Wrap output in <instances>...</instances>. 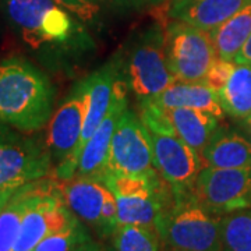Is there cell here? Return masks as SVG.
<instances>
[{"label": "cell", "instance_id": "d590c367", "mask_svg": "<svg viewBox=\"0 0 251 251\" xmlns=\"http://www.w3.org/2000/svg\"><path fill=\"white\" fill-rule=\"evenodd\" d=\"M169 247V246H168ZM162 251H180V250H176V249H172V247H169V249H166V250H162Z\"/></svg>", "mask_w": 251, "mask_h": 251}, {"label": "cell", "instance_id": "7402d4cb", "mask_svg": "<svg viewBox=\"0 0 251 251\" xmlns=\"http://www.w3.org/2000/svg\"><path fill=\"white\" fill-rule=\"evenodd\" d=\"M218 95L229 116L242 120L251 116V64L236 63L230 78Z\"/></svg>", "mask_w": 251, "mask_h": 251}, {"label": "cell", "instance_id": "9c48e42d", "mask_svg": "<svg viewBox=\"0 0 251 251\" xmlns=\"http://www.w3.org/2000/svg\"><path fill=\"white\" fill-rule=\"evenodd\" d=\"M198 205L214 215H229L251 206V166L221 169L204 166L194 186Z\"/></svg>", "mask_w": 251, "mask_h": 251}, {"label": "cell", "instance_id": "484cf974", "mask_svg": "<svg viewBox=\"0 0 251 251\" xmlns=\"http://www.w3.org/2000/svg\"><path fill=\"white\" fill-rule=\"evenodd\" d=\"M140 119L150 133L166 135H177L172 125L166 109L150 100H140Z\"/></svg>", "mask_w": 251, "mask_h": 251}, {"label": "cell", "instance_id": "f1b7e54d", "mask_svg": "<svg viewBox=\"0 0 251 251\" xmlns=\"http://www.w3.org/2000/svg\"><path fill=\"white\" fill-rule=\"evenodd\" d=\"M119 227V209H117L116 198L109 190L108 196L103 201L102 212H100V225L98 232L102 236H113Z\"/></svg>", "mask_w": 251, "mask_h": 251}, {"label": "cell", "instance_id": "7c38bea8", "mask_svg": "<svg viewBox=\"0 0 251 251\" xmlns=\"http://www.w3.org/2000/svg\"><path fill=\"white\" fill-rule=\"evenodd\" d=\"M78 218L64 202L57 179H48L21 221L13 251H34L46 236L74 224Z\"/></svg>", "mask_w": 251, "mask_h": 251}, {"label": "cell", "instance_id": "ba28073f", "mask_svg": "<svg viewBox=\"0 0 251 251\" xmlns=\"http://www.w3.org/2000/svg\"><path fill=\"white\" fill-rule=\"evenodd\" d=\"M168 67L176 81L202 82L218 54L208 31L173 20L165 31Z\"/></svg>", "mask_w": 251, "mask_h": 251}, {"label": "cell", "instance_id": "4fadbf2b", "mask_svg": "<svg viewBox=\"0 0 251 251\" xmlns=\"http://www.w3.org/2000/svg\"><path fill=\"white\" fill-rule=\"evenodd\" d=\"M125 78V67L123 59L113 57L110 62L105 63L98 70L91 73L87 80V113L82 127L80 145L77 150L75 161L78 166L81 148L84 144L91 138V135L95 133L98 126L108 115L109 109L113 103V99L116 95L117 84L119 81Z\"/></svg>", "mask_w": 251, "mask_h": 251}, {"label": "cell", "instance_id": "603a6c76", "mask_svg": "<svg viewBox=\"0 0 251 251\" xmlns=\"http://www.w3.org/2000/svg\"><path fill=\"white\" fill-rule=\"evenodd\" d=\"M222 250L251 251V211H239L222 216Z\"/></svg>", "mask_w": 251, "mask_h": 251}, {"label": "cell", "instance_id": "44dd1931", "mask_svg": "<svg viewBox=\"0 0 251 251\" xmlns=\"http://www.w3.org/2000/svg\"><path fill=\"white\" fill-rule=\"evenodd\" d=\"M219 59L234 62L251 36V1L224 24L209 31Z\"/></svg>", "mask_w": 251, "mask_h": 251}, {"label": "cell", "instance_id": "8fae6325", "mask_svg": "<svg viewBox=\"0 0 251 251\" xmlns=\"http://www.w3.org/2000/svg\"><path fill=\"white\" fill-rule=\"evenodd\" d=\"M155 171L151 134L140 116L127 106L110 141L105 173L141 175Z\"/></svg>", "mask_w": 251, "mask_h": 251}, {"label": "cell", "instance_id": "3957f363", "mask_svg": "<svg viewBox=\"0 0 251 251\" xmlns=\"http://www.w3.org/2000/svg\"><path fill=\"white\" fill-rule=\"evenodd\" d=\"M103 183L113 193L119 209V226L155 227L175 200L169 184L158 171L141 175L105 173Z\"/></svg>", "mask_w": 251, "mask_h": 251}, {"label": "cell", "instance_id": "4dcf8cb0", "mask_svg": "<svg viewBox=\"0 0 251 251\" xmlns=\"http://www.w3.org/2000/svg\"><path fill=\"white\" fill-rule=\"evenodd\" d=\"M73 251H100V249H99L97 243H94L92 240H88V242L81 244V246H78L75 250Z\"/></svg>", "mask_w": 251, "mask_h": 251}, {"label": "cell", "instance_id": "e575fe53", "mask_svg": "<svg viewBox=\"0 0 251 251\" xmlns=\"http://www.w3.org/2000/svg\"><path fill=\"white\" fill-rule=\"evenodd\" d=\"M100 1H110V3H122L123 0H100Z\"/></svg>", "mask_w": 251, "mask_h": 251}, {"label": "cell", "instance_id": "5bb4252c", "mask_svg": "<svg viewBox=\"0 0 251 251\" xmlns=\"http://www.w3.org/2000/svg\"><path fill=\"white\" fill-rule=\"evenodd\" d=\"M127 87L128 85L126 82V77L119 81L116 95H115L112 106L109 109L108 115L98 126L95 133L91 135L90 140L81 148L78 166H77L78 176H97V177L103 179L112 137L115 134L117 123L123 115V112L128 106L127 105Z\"/></svg>", "mask_w": 251, "mask_h": 251}, {"label": "cell", "instance_id": "5b68a950", "mask_svg": "<svg viewBox=\"0 0 251 251\" xmlns=\"http://www.w3.org/2000/svg\"><path fill=\"white\" fill-rule=\"evenodd\" d=\"M123 67L126 82L138 100L155 98L176 82L168 67L165 32L158 25L135 36Z\"/></svg>", "mask_w": 251, "mask_h": 251}, {"label": "cell", "instance_id": "30bf717a", "mask_svg": "<svg viewBox=\"0 0 251 251\" xmlns=\"http://www.w3.org/2000/svg\"><path fill=\"white\" fill-rule=\"evenodd\" d=\"M150 134L155 169L169 184L175 204L193 198L196 180L204 168L201 153L177 135Z\"/></svg>", "mask_w": 251, "mask_h": 251}, {"label": "cell", "instance_id": "7a4b0ae2", "mask_svg": "<svg viewBox=\"0 0 251 251\" xmlns=\"http://www.w3.org/2000/svg\"><path fill=\"white\" fill-rule=\"evenodd\" d=\"M53 103V85L35 64L20 56L0 62V125L35 133L49 123Z\"/></svg>", "mask_w": 251, "mask_h": 251}, {"label": "cell", "instance_id": "1f68e13d", "mask_svg": "<svg viewBox=\"0 0 251 251\" xmlns=\"http://www.w3.org/2000/svg\"><path fill=\"white\" fill-rule=\"evenodd\" d=\"M14 191H16V190H3V191H0V209H1L3 205L9 201V198L13 196Z\"/></svg>", "mask_w": 251, "mask_h": 251}, {"label": "cell", "instance_id": "d6986e66", "mask_svg": "<svg viewBox=\"0 0 251 251\" xmlns=\"http://www.w3.org/2000/svg\"><path fill=\"white\" fill-rule=\"evenodd\" d=\"M45 181L44 177L21 186L0 209V251L14 250L21 221L32 201L42 191Z\"/></svg>", "mask_w": 251, "mask_h": 251}, {"label": "cell", "instance_id": "ffe728a7", "mask_svg": "<svg viewBox=\"0 0 251 251\" xmlns=\"http://www.w3.org/2000/svg\"><path fill=\"white\" fill-rule=\"evenodd\" d=\"M166 109V108H165ZM176 134L191 148L202 153L219 127V117L204 110L190 108L166 109Z\"/></svg>", "mask_w": 251, "mask_h": 251}, {"label": "cell", "instance_id": "277c9868", "mask_svg": "<svg viewBox=\"0 0 251 251\" xmlns=\"http://www.w3.org/2000/svg\"><path fill=\"white\" fill-rule=\"evenodd\" d=\"M222 216L208 212L194 197L173 204L161 216L156 230L166 246L180 251L222 250Z\"/></svg>", "mask_w": 251, "mask_h": 251}, {"label": "cell", "instance_id": "836d02e7", "mask_svg": "<svg viewBox=\"0 0 251 251\" xmlns=\"http://www.w3.org/2000/svg\"><path fill=\"white\" fill-rule=\"evenodd\" d=\"M138 1H143V3H147V4H155V3H159L162 0H138Z\"/></svg>", "mask_w": 251, "mask_h": 251}, {"label": "cell", "instance_id": "6da1fadb", "mask_svg": "<svg viewBox=\"0 0 251 251\" xmlns=\"http://www.w3.org/2000/svg\"><path fill=\"white\" fill-rule=\"evenodd\" d=\"M10 27L36 53L52 59H80L95 49L87 28L54 0H0Z\"/></svg>", "mask_w": 251, "mask_h": 251}, {"label": "cell", "instance_id": "ac0fdd59", "mask_svg": "<svg viewBox=\"0 0 251 251\" xmlns=\"http://www.w3.org/2000/svg\"><path fill=\"white\" fill-rule=\"evenodd\" d=\"M152 103H156L162 108H190L204 110L212 113L216 117H224V109L221 106V100L218 92L209 88L204 82H183L176 81L171 87H168L158 97L145 99Z\"/></svg>", "mask_w": 251, "mask_h": 251}, {"label": "cell", "instance_id": "83f0119b", "mask_svg": "<svg viewBox=\"0 0 251 251\" xmlns=\"http://www.w3.org/2000/svg\"><path fill=\"white\" fill-rule=\"evenodd\" d=\"M234 66H236L234 62H229V60L216 57V60L212 63V66L206 73L205 78L202 82L219 94L221 90L225 87V84L230 78Z\"/></svg>", "mask_w": 251, "mask_h": 251}, {"label": "cell", "instance_id": "8992f818", "mask_svg": "<svg viewBox=\"0 0 251 251\" xmlns=\"http://www.w3.org/2000/svg\"><path fill=\"white\" fill-rule=\"evenodd\" d=\"M87 113V80L78 81L49 120L46 145L54 165V179L77 175L75 155Z\"/></svg>", "mask_w": 251, "mask_h": 251}, {"label": "cell", "instance_id": "e0dca14e", "mask_svg": "<svg viewBox=\"0 0 251 251\" xmlns=\"http://www.w3.org/2000/svg\"><path fill=\"white\" fill-rule=\"evenodd\" d=\"M204 166L237 169L251 166V141L233 130L218 127L201 153Z\"/></svg>", "mask_w": 251, "mask_h": 251}, {"label": "cell", "instance_id": "9a60e30c", "mask_svg": "<svg viewBox=\"0 0 251 251\" xmlns=\"http://www.w3.org/2000/svg\"><path fill=\"white\" fill-rule=\"evenodd\" d=\"M63 200L78 219L99 229L100 212L109 188L102 177L78 176L69 180H59Z\"/></svg>", "mask_w": 251, "mask_h": 251}, {"label": "cell", "instance_id": "cb8c5ba5", "mask_svg": "<svg viewBox=\"0 0 251 251\" xmlns=\"http://www.w3.org/2000/svg\"><path fill=\"white\" fill-rule=\"evenodd\" d=\"M115 251H161V237L155 227L123 225L113 234Z\"/></svg>", "mask_w": 251, "mask_h": 251}, {"label": "cell", "instance_id": "d6a6232c", "mask_svg": "<svg viewBox=\"0 0 251 251\" xmlns=\"http://www.w3.org/2000/svg\"><path fill=\"white\" fill-rule=\"evenodd\" d=\"M243 122H244V127H246V130H247L251 135V116H249L247 119H244Z\"/></svg>", "mask_w": 251, "mask_h": 251}, {"label": "cell", "instance_id": "4316f807", "mask_svg": "<svg viewBox=\"0 0 251 251\" xmlns=\"http://www.w3.org/2000/svg\"><path fill=\"white\" fill-rule=\"evenodd\" d=\"M82 23L94 24L100 14V0H54Z\"/></svg>", "mask_w": 251, "mask_h": 251}, {"label": "cell", "instance_id": "f546056e", "mask_svg": "<svg viewBox=\"0 0 251 251\" xmlns=\"http://www.w3.org/2000/svg\"><path fill=\"white\" fill-rule=\"evenodd\" d=\"M234 63H242V64H251V36L250 39L243 46V49L236 56Z\"/></svg>", "mask_w": 251, "mask_h": 251}, {"label": "cell", "instance_id": "2e32d148", "mask_svg": "<svg viewBox=\"0 0 251 251\" xmlns=\"http://www.w3.org/2000/svg\"><path fill=\"white\" fill-rule=\"evenodd\" d=\"M251 0H173L169 14L173 20L212 31L234 16Z\"/></svg>", "mask_w": 251, "mask_h": 251}, {"label": "cell", "instance_id": "52a82bcc", "mask_svg": "<svg viewBox=\"0 0 251 251\" xmlns=\"http://www.w3.org/2000/svg\"><path fill=\"white\" fill-rule=\"evenodd\" d=\"M28 134V133H25ZM0 125V191L46 177L52 171V158L46 143Z\"/></svg>", "mask_w": 251, "mask_h": 251}, {"label": "cell", "instance_id": "d4e9b609", "mask_svg": "<svg viewBox=\"0 0 251 251\" xmlns=\"http://www.w3.org/2000/svg\"><path fill=\"white\" fill-rule=\"evenodd\" d=\"M88 240H91L90 234L77 219L67 227L46 236L34 251H73Z\"/></svg>", "mask_w": 251, "mask_h": 251}]
</instances>
